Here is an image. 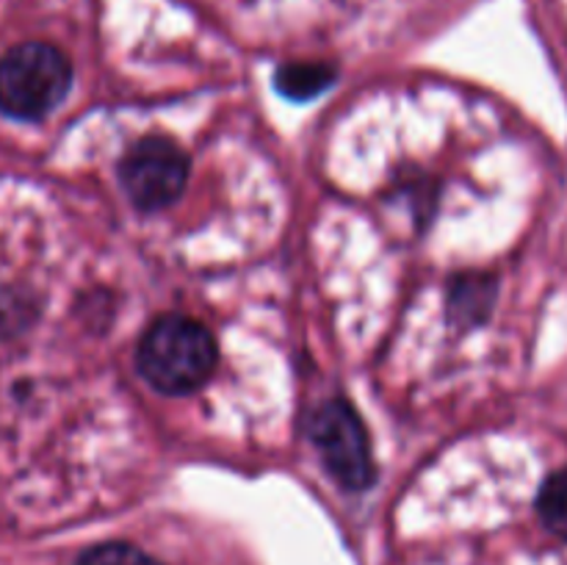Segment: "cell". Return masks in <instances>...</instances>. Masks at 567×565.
Wrapping results in <instances>:
<instances>
[{
  "instance_id": "3957f363",
  "label": "cell",
  "mask_w": 567,
  "mask_h": 565,
  "mask_svg": "<svg viewBox=\"0 0 567 565\" xmlns=\"http://www.w3.org/2000/svg\"><path fill=\"white\" fill-rule=\"evenodd\" d=\"M308 435L321 460L347 491H365L374 485L377 465L371 458L369 432L358 410L347 399H327L310 413Z\"/></svg>"
},
{
  "instance_id": "7a4b0ae2",
  "label": "cell",
  "mask_w": 567,
  "mask_h": 565,
  "mask_svg": "<svg viewBox=\"0 0 567 565\" xmlns=\"http://www.w3.org/2000/svg\"><path fill=\"white\" fill-rule=\"evenodd\" d=\"M72 64L55 44L22 42L0 59V114L39 122L70 94Z\"/></svg>"
},
{
  "instance_id": "52a82bcc",
  "label": "cell",
  "mask_w": 567,
  "mask_h": 565,
  "mask_svg": "<svg viewBox=\"0 0 567 565\" xmlns=\"http://www.w3.org/2000/svg\"><path fill=\"white\" fill-rule=\"evenodd\" d=\"M537 513L554 535L567 541V469L543 482L540 493H537Z\"/></svg>"
},
{
  "instance_id": "ba28073f",
  "label": "cell",
  "mask_w": 567,
  "mask_h": 565,
  "mask_svg": "<svg viewBox=\"0 0 567 565\" xmlns=\"http://www.w3.org/2000/svg\"><path fill=\"white\" fill-rule=\"evenodd\" d=\"M37 316V302L31 294L17 288H0V338H14L28 330Z\"/></svg>"
},
{
  "instance_id": "9c48e42d",
  "label": "cell",
  "mask_w": 567,
  "mask_h": 565,
  "mask_svg": "<svg viewBox=\"0 0 567 565\" xmlns=\"http://www.w3.org/2000/svg\"><path fill=\"white\" fill-rule=\"evenodd\" d=\"M78 565H164L155 557H150L147 552H142L133 543L111 541V543H97V546L86 548V552L78 557Z\"/></svg>"
},
{
  "instance_id": "8992f818",
  "label": "cell",
  "mask_w": 567,
  "mask_h": 565,
  "mask_svg": "<svg viewBox=\"0 0 567 565\" xmlns=\"http://www.w3.org/2000/svg\"><path fill=\"white\" fill-rule=\"evenodd\" d=\"M336 66L327 61H291L277 70L275 83L286 97L291 100H313L336 81Z\"/></svg>"
},
{
  "instance_id": "277c9868",
  "label": "cell",
  "mask_w": 567,
  "mask_h": 565,
  "mask_svg": "<svg viewBox=\"0 0 567 565\" xmlns=\"http://www.w3.org/2000/svg\"><path fill=\"white\" fill-rule=\"evenodd\" d=\"M127 197L142 210H161L175 203L188 183V155L164 136L133 144L120 164Z\"/></svg>"
},
{
  "instance_id": "5b68a950",
  "label": "cell",
  "mask_w": 567,
  "mask_h": 565,
  "mask_svg": "<svg viewBox=\"0 0 567 565\" xmlns=\"http://www.w3.org/2000/svg\"><path fill=\"white\" fill-rule=\"evenodd\" d=\"M496 302V280L491 275H463L449 291V314L460 327H474L491 316Z\"/></svg>"
},
{
  "instance_id": "6da1fadb",
  "label": "cell",
  "mask_w": 567,
  "mask_h": 565,
  "mask_svg": "<svg viewBox=\"0 0 567 565\" xmlns=\"http://www.w3.org/2000/svg\"><path fill=\"white\" fill-rule=\"evenodd\" d=\"M219 360L214 336L188 316H161L142 336L136 366L144 380L161 393H192L210 380Z\"/></svg>"
}]
</instances>
